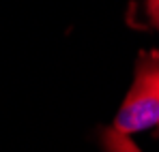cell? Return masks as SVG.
<instances>
[{
  "label": "cell",
  "mask_w": 159,
  "mask_h": 152,
  "mask_svg": "<svg viewBox=\"0 0 159 152\" xmlns=\"http://www.w3.org/2000/svg\"><path fill=\"white\" fill-rule=\"evenodd\" d=\"M159 127V51H142L131 88L123 99L112 128L129 135Z\"/></svg>",
  "instance_id": "cell-1"
},
{
  "label": "cell",
  "mask_w": 159,
  "mask_h": 152,
  "mask_svg": "<svg viewBox=\"0 0 159 152\" xmlns=\"http://www.w3.org/2000/svg\"><path fill=\"white\" fill-rule=\"evenodd\" d=\"M146 11L151 22L155 24V28L159 30V0H146Z\"/></svg>",
  "instance_id": "cell-3"
},
{
  "label": "cell",
  "mask_w": 159,
  "mask_h": 152,
  "mask_svg": "<svg viewBox=\"0 0 159 152\" xmlns=\"http://www.w3.org/2000/svg\"><path fill=\"white\" fill-rule=\"evenodd\" d=\"M101 146H103V152H142L131 141L129 135H123L112 127H106L101 131Z\"/></svg>",
  "instance_id": "cell-2"
}]
</instances>
